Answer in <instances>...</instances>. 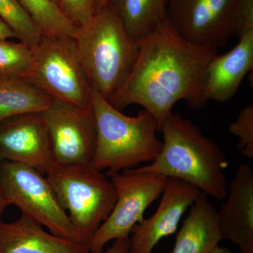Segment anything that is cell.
Returning a JSON list of instances; mask_svg holds the SVG:
<instances>
[{"instance_id": "1", "label": "cell", "mask_w": 253, "mask_h": 253, "mask_svg": "<svg viewBox=\"0 0 253 253\" xmlns=\"http://www.w3.org/2000/svg\"><path fill=\"white\" fill-rule=\"evenodd\" d=\"M138 44L139 54L129 77L109 101L113 107L122 111L140 105L160 129L178 101L184 100L194 110L206 106L208 66L218 49L186 41L168 16Z\"/></svg>"}, {"instance_id": "2", "label": "cell", "mask_w": 253, "mask_h": 253, "mask_svg": "<svg viewBox=\"0 0 253 253\" xmlns=\"http://www.w3.org/2000/svg\"><path fill=\"white\" fill-rule=\"evenodd\" d=\"M163 146L158 158L139 170L175 178L196 186L213 199L227 194L226 155L187 118L170 113L160 125Z\"/></svg>"}, {"instance_id": "3", "label": "cell", "mask_w": 253, "mask_h": 253, "mask_svg": "<svg viewBox=\"0 0 253 253\" xmlns=\"http://www.w3.org/2000/svg\"><path fill=\"white\" fill-rule=\"evenodd\" d=\"M91 106L96 125V146L91 166L112 175L142 163H152L161 153L157 121L146 110L137 116L123 114L94 89Z\"/></svg>"}, {"instance_id": "4", "label": "cell", "mask_w": 253, "mask_h": 253, "mask_svg": "<svg viewBox=\"0 0 253 253\" xmlns=\"http://www.w3.org/2000/svg\"><path fill=\"white\" fill-rule=\"evenodd\" d=\"M91 89L108 101L124 84L135 64L139 47L109 2L94 14L76 38Z\"/></svg>"}, {"instance_id": "5", "label": "cell", "mask_w": 253, "mask_h": 253, "mask_svg": "<svg viewBox=\"0 0 253 253\" xmlns=\"http://www.w3.org/2000/svg\"><path fill=\"white\" fill-rule=\"evenodd\" d=\"M56 198L67 212L79 244L87 249L95 232L111 214L117 193L103 171L91 165H59L46 174Z\"/></svg>"}, {"instance_id": "6", "label": "cell", "mask_w": 253, "mask_h": 253, "mask_svg": "<svg viewBox=\"0 0 253 253\" xmlns=\"http://www.w3.org/2000/svg\"><path fill=\"white\" fill-rule=\"evenodd\" d=\"M34 51V67L27 79L53 101L81 109L92 107L91 87L76 38L42 35Z\"/></svg>"}, {"instance_id": "7", "label": "cell", "mask_w": 253, "mask_h": 253, "mask_svg": "<svg viewBox=\"0 0 253 253\" xmlns=\"http://www.w3.org/2000/svg\"><path fill=\"white\" fill-rule=\"evenodd\" d=\"M109 177L117 200L111 214L88 244L89 253L101 252L112 240L129 239L133 228L144 220L145 211L163 194L168 179L138 168L125 169Z\"/></svg>"}, {"instance_id": "8", "label": "cell", "mask_w": 253, "mask_h": 253, "mask_svg": "<svg viewBox=\"0 0 253 253\" xmlns=\"http://www.w3.org/2000/svg\"><path fill=\"white\" fill-rule=\"evenodd\" d=\"M0 184L10 205L17 206L22 214L54 236L78 243L67 212L42 174L26 165L0 161Z\"/></svg>"}, {"instance_id": "9", "label": "cell", "mask_w": 253, "mask_h": 253, "mask_svg": "<svg viewBox=\"0 0 253 253\" xmlns=\"http://www.w3.org/2000/svg\"><path fill=\"white\" fill-rule=\"evenodd\" d=\"M246 1L169 0L168 18L186 41L219 49L242 31Z\"/></svg>"}, {"instance_id": "10", "label": "cell", "mask_w": 253, "mask_h": 253, "mask_svg": "<svg viewBox=\"0 0 253 253\" xmlns=\"http://www.w3.org/2000/svg\"><path fill=\"white\" fill-rule=\"evenodd\" d=\"M42 113L55 163L65 166L91 165L97 136L92 107L81 109L53 101Z\"/></svg>"}, {"instance_id": "11", "label": "cell", "mask_w": 253, "mask_h": 253, "mask_svg": "<svg viewBox=\"0 0 253 253\" xmlns=\"http://www.w3.org/2000/svg\"><path fill=\"white\" fill-rule=\"evenodd\" d=\"M0 161L26 165L43 175L55 160L42 112L30 113L0 123Z\"/></svg>"}, {"instance_id": "12", "label": "cell", "mask_w": 253, "mask_h": 253, "mask_svg": "<svg viewBox=\"0 0 253 253\" xmlns=\"http://www.w3.org/2000/svg\"><path fill=\"white\" fill-rule=\"evenodd\" d=\"M200 193L198 188L186 181L168 178L156 212L133 228L129 253H152L161 239L175 232L183 214Z\"/></svg>"}, {"instance_id": "13", "label": "cell", "mask_w": 253, "mask_h": 253, "mask_svg": "<svg viewBox=\"0 0 253 253\" xmlns=\"http://www.w3.org/2000/svg\"><path fill=\"white\" fill-rule=\"evenodd\" d=\"M224 199L217 211L222 240L236 245L241 253H253V172L249 165H240Z\"/></svg>"}, {"instance_id": "14", "label": "cell", "mask_w": 253, "mask_h": 253, "mask_svg": "<svg viewBox=\"0 0 253 253\" xmlns=\"http://www.w3.org/2000/svg\"><path fill=\"white\" fill-rule=\"evenodd\" d=\"M235 47L216 55L208 66L205 95L208 101L225 102L235 95L246 75L253 67V28L239 35Z\"/></svg>"}, {"instance_id": "15", "label": "cell", "mask_w": 253, "mask_h": 253, "mask_svg": "<svg viewBox=\"0 0 253 253\" xmlns=\"http://www.w3.org/2000/svg\"><path fill=\"white\" fill-rule=\"evenodd\" d=\"M22 214L12 223L0 221V253H89L85 246L44 231Z\"/></svg>"}, {"instance_id": "16", "label": "cell", "mask_w": 253, "mask_h": 253, "mask_svg": "<svg viewBox=\"0 0 253 253\" xmlns=\"http://www.w3.org/2000/svg\"><path fill=\"white\" fill-rule=\"evenodd\" d=\"M221 240L217 211L201 191L190 207L170 253H211Z\"/></svg>"}, {"instance_id": "17", "label": "cell", "mask_w": 253, "mask_h": 253, "mask_svg": "<svg viewBox=\"0 0 253 253\" xmlns=\"http://www.w3.org/2000/svg\"><path fill=\"white\" fill-rule=\"evenodd\" d=\"M52 102L27 78L0 75V123L19 115L43 112Z\"/></svg>"}, {"instance_id": "18", "label": "cell", "mask_w": 253, "mask_h": 253, "mask_svg": "<svg viewBox=\"0 0 253 253\" xmlns=\"http://www.w3.org/2000/svg\"><path fill=\"white\" fill-rule=\"evenodd\" d=\"M126 31L137 42L168 16L169 0H111Z\"/></svg>"}, {"instance_id": "19", "label": "cell", "mask_w": 253, "mask_h": 253, "mask_svg": "<svg viewBox=\"0 0 253 253\" xmlns=\"http://www.w3.org/2000/svg\"><path fill=\"white\" fill-rule=\"evenodd\" d=\"M42 35L76 38L80 28L66 17L52 0H16Z\"/></svg>"}, {"instance_id": "20", "label": "cell", "mask_w": 253, "mask_h": 253, "mask_svg": "<svg viewBox=\"0 0 253 253\" xmlns=\"http://www.w3.org/2000/svg\"><path fill=\"white\" fill-rule=\"evenodd\" d=\"M35 60L34 50L23 42L0 41V75L28 78Z\"/></svg>"}, {"instance_id": "21", "label": "cell", "mask_w": 253, "mask_h": 253, "mask_svg": "<svg viewBox=\"0 0 253 253\" xmlns=\"http://www.w3.org/2000/svg\"><path fill=\"white\" fill-rule=\"evenodd\" d=\"M0 18L12 28L20 41L36 49L41 31L16 0H0Z\"/></svg>"}, {"instance_id": "22", "label": "cell", "mask_w": 253, "mask_h": 253, "mask_svg": "<svg viewBox=\"0 0 253 253\" xmlns=\"http://www.w3.org/2000/svg\"><path fill=\"white\" fill-rule=\"evenodd\" d=\"M229 131L239 138L237 147L240 154L249 159L253 158V106H245L240 111L234 122L229 125Z\"/></svg>"}, {"instance_id": "23", "label": "cell", "mask_w": 253, "mask_h": 253, "mask_svg": "<svg viewBox=\"0 0 253 253\" xmlns=\"http://www.w3.org/2000/svg\"><path fill=\"white\" fill-rule=\"evenodd\" d=\"M97 0H59V7L66 17L78 28L90 24Z\"/></svg>"}, {"instance_id": "24", "label": "cell", "mask_w": 253, "mask_h": 253, "mask_svg": "<svg viewBox=\"0 0 253 253\" xmlns=\"http://www.w3.org/2000/svg\"><path fill=\"white\" fill-rule=\"evenodd\" d=\"M129 238L115 240L114 244L107 251L98 253H129Z\"/></svg>"}, {"instance_id": "25", "label": "cell", "mask_w": 253, "mask_h": 253, "mask_svg": "<svg viewBox=\"0 0 253 253\" xmlns=\"http://www.w3.org/2000/svg\"><path fill=\"white\" fill-rule=\"evenodd\" d=\"M18 38L16 33L7 23L0 18V41H6L9 38Z\"/></svg>"}, {"instance_id": "26", "label": "cell", "mask_w": 253, "mask_h": 253, "mask_svg": "<svg viewBox=\"0 0 253 253\" xmlns=\"http://www.w3.org/2000/svg\"><path fill=\"white\" fill-rule=\"evenodd\" d=\"M10 205L9 201L6 199V196L4 194L1 184H0V221H1L3 213L6 208Z\"/></svg>"}, {"instance_id": "27", "label": "cell", "mask_w": 253, "mask_h": 253, "mask_svg": "<svg viewBox=\"0 0 253 253\" xmlns=\"http://www.w3.org/2000/svg\"><path fill=\"white\" fill-rule=\"evenodd\" d=\"M111 0H97L96 1V11H95V14H96L97 11H99V10L102 9L103 7H104L106 4H109Z\"/></svg>"}, {"instance_id": "28", "label": "cell", "mask_w": 253, "mask_h": 253, "mask_svg": "<svg viewBox=\"0 0 253 253\" xmlns=\"http://www.w3.org/2000/svg\"><path fill=\"white\" fill-rule=\"evenodd\" d=\"M211 253H232L229 250L225 249V248L219 247L217 246L216 249L213 250Z\"/></svg>"}, {"instance_id": "29", "label": "cell", "mask_w": 253, "mask_h": 253, "mask_svg": "<svg viewBox=\"0 0 253 253\" xmlns=\"http://www.w3.org/2000/svg\"><path fill=\"white\" fill-rule=\"evenodd\" d=\"M53 1H54V2L55 3V4H56L58 5V6H59V0H52Z\"/></svg>"}]
</instances>
